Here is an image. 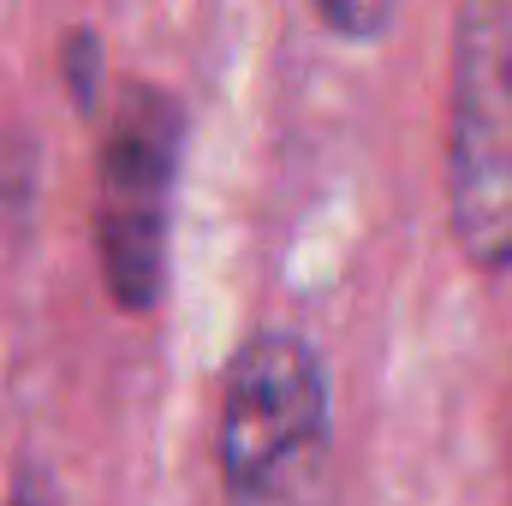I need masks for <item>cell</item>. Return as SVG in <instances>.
<instances>
[{
    "instance_id": "1",
    "label": "cell",
    "mask_w": 512,
    "mask_h": 506,
    "mask_svg": "<svg viewBox=\"0 0 512 506\" xmlns=\"http://www.w3.org/2000/svg\"><path fill=\"white\" fill-rule=\"evenodd\" d=\"M447 227L465 262L512 268V0H459L447 96Z\"/></svg>"
},
{
    "instance_id": "2",
    "label": "cell",
    "mask_w": 512,
    "mask_h": 506,
    "mask_svg": "<svg viewBox=\"0 0 512 506\" xmlns=\"http://www.w3.org/2000/svg\"><path fill=\"white\" fill-rule=\"evenodd\" d=\"M328 376L298 334H256L221 387V489L227 506L292 501L328 453Z\"/></svg>"
},
{
    "instance_id": "3",
    "label": "cell",
    "mask_w": 512,
    "mask_h": 506,
    "mask_svg": "<svg viewBox=\"0 0 512 506\" xmlns=\"http://www.w3.org/2000/svg\"><path fill=\"white\" fill-rule=\"evenodd\" d=\"M179 143L185 114L167 90L131 84L108 143H102V179H96V251L108 292L126 310H155L167 286V221H173V185H179Z\"/></svg>"
},
{
    "instance_id": "4",
    "label": "cell",
    "mask_w": 512,
    "mask_h": 506,
    "mask_svg": "<svg viewBox=\"0 0 512 506\" xmlns=\"http://www.w3.org/2000/svg\"><path fill=\"white\" fill-rule=\"evenodd\" d=\"M316 12H322L328 30H340V36H352V42H370V36L387 30L393 0H316Z\"/></svg>"
},
{
    "instance_id": "5",
    "label": "cell",
    "mask_w": 512,
    "mask_h": 506,
    "mask_svg": "<svg viewBox=\"0 0 512 506\" xmlns=\"http://www.w3.org/2000/svg\"><path fill=\"white\" fill-rule=\"evenodd\" d=\"M12 506H48V501H36V495H18V501H12Z\"/></svg>"
}]
</instances>
